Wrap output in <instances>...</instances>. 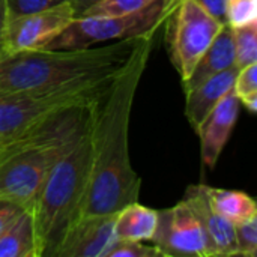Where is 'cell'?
<instances>
[{
	"label": "cell",
	"instance_id": "obj_1",
	"mask_svg": "<svg viewBox=\"0 0 257 257\" xmlns=\"http://www.w3.org/2000/svg\"><path fill=\"white\" fill-rule=\"evenodd\" d=\"M157 32L137 38L126 63L95 107L90 126L92 169L81 217L117 212L139 202L142 179L131 166L128 131L137 87L148 66Z\"/></svg>",
	"mask_w": 257,
	"mask_h": 257
},
{
	"label": "cell",
	"instance_id": "obj_2",
	"mask_svg": "<svg viewBox=\"0 0 257 257\" xmlns=\"http://www.w3.org/2000/svg\"><path fill=\"white\" fill-rule=\"evenodd\" d=\"M98 101L63 108L3 139L0 199L20 203L30 211L50 170L87 130Z\"/></svg>",
	"mask_w": 257,
	"mask_h": 257
},
{
	"label": "cell",
	"instance_id": "obj_3",
	"mask_svg": "<svg viewBox=\"0 0 257 257\" xmlns=\"http://www.w3.org/2000/svg\"><path fill=\"white\" fill-rule=\"evenodd\" d=\"M137 38L96 48H41L11 54L0 62V96L113 75L126 63Z\"/></svg>",
	"mask_w": 257,
	"mask_h": 257
},
{
	"label": "cell",
	"instance_id": "obj_4",
	"mask_svg": "<svg viewBox=\"0 0 257 257\" xmlns=\"http://www.w3.org/2000/svg\"><path fill=\"white\" fill-rule=\"evenodd\" d=\"M90 126L92 117L80 140L50 170L33 202L30 214L38 257H56L65 235L83 214L92 169Z\"/></svg>",
	"mask_w": 257,
	"mask_h": 257
},
{
	"label": "cell",
	"instance_id": "obj_5",
	"mask_svg": "<svg viewBox=\"0 0 257 257\" xmlns=\"http://www.w3.org/2000/svg\"><path fill=\"white\" fill-rule=\"evenodd\" d=\"M116 74L0 96V137L14 136L63 108L98 101Z\"/></svg>",
	"mask_w": 257,
	"mask_h": 257
},
{
	"label": "cell",
	"instance_id": "obj_6",
	"mask_svg": "<svg viewBox=\"0 0 257 257\" xmlns=\"http://www.w3.org/2000/svg\"><path fill=\"white\" fill-rule=\"evenodd\" d=\"M166 17L164 0H155L149 6L122 17L74 18L69 26L44 48H86L105 41L136 38L152 30H158Z\"/></svg>",
	"mask_w": 257,
	"mask_h": 257
},
{
	"label": "cell",
	"instance_id": "obj_7",
	"mask_svg": "<svg viewBox=\"0 0 257 257\" xmlns=\"http://www.w3.org/2000/svg\"><path fill=\"white\" fill-rule=\"evenodd\" d=\"M163 24H166L170 60L182 81L190 77L202 54L224 26L196 0H178Z\"/></svg>",
	"mask_w": 257,
	"mask_h": 257
},
{
	"label": "cell",
	"instance_id": "obj_8",
	"mask_svg": "<svg viewBox=\"0 0 257 257\" xmlns=\"http://www.w3.org/2000/svg\"><path fill=\"white\" fill-rule=\"evenodd\" d=\"M151 242L163 257H208L200 224L184 199L172 208L158 211Z\"/></svg>",
	"mask_w": 257,
	"mask_h": 257
},
{
	"label": "cell",
	"instance_id": "obj_9",
	"mask_svg": "<svg viewBox=\"0 0 257 257\" xmlns=\"http://www.w3.org/2000/svg\"><path fill=\"white\" fill-rule=\"evenodd\" d=\"M74 18L71 2L35 14L9 18L2 42L9 56L20 51L41 50L60 35Z\"/></svg>",
	"mask_w": 257,
	"mask_h": 257
},
{
	"label": "cell",
	"instance_id": "obj_10",
	"mask_svg": "<svg viewBox=\"0 0 257 257\" xmlns=\"http://www.w3.org/2000/svg\"><path fill=\"white\" fill-rule=\"evenodd\" d=\"M116 212L78 218L65 235L56 257H105L114 244Z\"/></svg>",
	"mask_w": 257,
	"mask_h": 257
},
{
	"label": "cell",
	"instance_id": "obj_11",
	"mask_svg": "<svg viewBox=\"0 0 257 257\" xmlns=\"http://www.w3.org/2000/svg\"><path fill=\"white\" fill-rule=\"evenodd\" d=\"M184 200L188 203L200 224L208 257L238 256L235 224L211 206L203 184L190 185L185 191Z\"/></svg>",
	"mask_w": 257,
	"mask_h": 257
},
{
	"label": "cell",
	"instance_id": "obj_12",
	"mask_svg": "<svg viewBox=\"0 0 257 257\" xmlns=\"http://www.w3.org/2000/svg\"><path fill=\"white\" fill-rule=\"evenodd\" d=\"M239 108L241 101L232 89L196 128V133L200 137L202 160L206 167L214 169L217 166L238 120Z\"/></svg>",
	"mask_w": 257,
	"mask_h": 257
},
{
	"label": "cell",
	"instance_id": "obj_13",
	"mask_svg": "<svg viewBox=\"0 0 257 257\" xmlns=\"http://www.w3.org/2000/svg\"><path fill=\"white\" fill-rule=\"evenodd\" d=\"M238 71V66L229 68L185 92V116L194 130L221 101V98H224L233 89Z\"/></svg>",
	"mask_w": 257,
	"mask_h": 257
},
{
	"label": "cell",
	"instance_id": "obj_14",
	"mask_svg": "<svg viewBox=\"0 0 257 257\" xmlns=\"http://www.w3.org/2000/svg\"><path fill=\"white\" fill-rule=\"evenodd\" d=\"M233 66H236V63H235L232 27L229 24H224L223 29L215 36V39L212 41V44L208 47V50L202 54V57L196 63L190 77L182 81L184 92L194 89L196 86L211 78L212 75Z\"/></svg>",
	"mask_w": 257,
	"mask_h": 257
},
{
	"label": "cell",
	"instance_id": "obj_15",
	"mask_svg": "<svg viewBox=\"0 0 257 257\" xmlns=\"http://www.w3.org/2000/svg\"><path fill=\"white\" fill-rule=\"evenodd\" d=\"M158 223V211L133 202L116 212L114 233L117 239L143 241L152 239Z\"/></svg>",
	"mask_w": 257,
	"mask_h": 257
},
{
	"label": "cell",
	"instance_id": "obj_16",
	"mask_svg": "<svg viewBox=\"0 0 257 257\" xmlns=\"http://www.w3.org/2000/svg\"><path fill=\"white\" fill-rule=\"evenodd\" d=\"M203 187L211 206L230 223L236 224L257 217L256 202L248 194L236 190L212 188L205 184Z\"/></svg>",
	"mask_w": 257,
	"mask_h": 257
},
{
	"label": "cell",
	"instance_id": "obj_17",
	"mask_svg": "<svg viewBox=\"0 0 257 257\" xmlns=\"http://www.w3.org/2000/svg\"><path fill=\"white\" fill-rule=\"evenodd\" d=\"M0 257H38L30 211H26L0 236Z\"/></svg>",
	"mask_w": 257,
	"mask_h": 257
},
{
	"label": "cell",
	"instance_id": "obj_18",
	"mask_svg": "<svg viewBox=\"0 0 257 257\" xmlns=\"http://www.w3.org/2000/svg\"><path fill=\"white\" fill-rule=\"evenodd\" d=\"M235 63L238 68L257 63V21L232 27Z\"/></svg>",
	"mask_w": 257,
	"mask_h": 257
},
{
	"label": "cell",
	"instance_id": "obj_19",
	"mask_svg": "<svg viewBox=\"0 0 257 257\" xmlns=\"http://www.w3.org/2000/svg\"><path fill=\"white\" fill-rule=\"evenodd\" d=\"M154 2L155 0H101L90 6L81 17H122L134 14Z\"/></svg>",
	"mask_w": 257,
	"mask_h": 257
},
{
	"label": "cell",
	"instance_id": "obj_20",
	"mask_svg": "<svg viewBox=\"0 0 257 257\" xmlns=\"http://www.w3.org/2000/svg\"><path fill=\"white\" fill-rule=\"evenodd\" d=\"M238 256H257V217L235 224Z\"/></svg>",
	"mask_w": 257,
	"mask_h": 257
},
{
	"label": "cell",
	"instance_id": "obj_21",
	"mask_svg": "<svg viewBox=\"0 0 257 257\" xmlns=\"http://www.w3.org/2000/svg\"><path fill=\"white\" fill-rule=\"evenodd\" d=\"M105 257H163V254L154 244L148 245L143 241L116 239Z\"/></svg>",
	"mask_w": 257,
	"mask_h": 257
},
{
	"label": "cell",
	"instance_id": "obj_22",
	"mask_svg": "<svg viewBox=\"0 0 257 257\" xmlns=\"http://www.w3.org/2000/svg\"><path fill=\"white\" fill-rule=\"evenodd\" d=\"M226 17H227V24L230 27L244 26L257 21V2L256 0H230L227 2Z\"/></svg>",
	"mask_w": 257,
	"mask_h": 257
},
{
	"label": "cell",
	"instance_id": "obj_23",
	"mask_svg": "<svg viewBox=\"0 0 257 257\" xmlns=\"http://www.w3.org/2000/svg\"><path fill=\"white\" fill-rule=\"evenodd\" d=\"M8 8V17L15 18L27 14H35L39 11H45L54 8L60 3L71 2V0H5Z\"/></svg>",
	"mask_w": 257,
	"mask_h": 257
},
{
	"label": "cell",
	"instance_id": "obj_24",
	"mask_svg": "<svg viewBox=\"0 0 257 257\" xmlns=\"http://www.w3.org/2000/svg\"><path fill=\"white\" fill-rule=\"evenodd\" d=\"M233 92L238 98L257 93V63L239 68L233 83Z\"/></svg>",
	"mask_w": 257,
	"mask_h": 257
},
{
	"label": "cell",
	"instance_id": "obj_25",
	"mask_svg": "<svg viewBox=\"0 0 257 257\" xmlns=\"http://www.w3.org/2000/svg\"><path fill=\"white\" fill-rule=\"evenodd\" d=\"M27 209L12 200L0 199V236L26 212Z\"/></svg>",
	"mask_w": 257,
	"mask_h": 257
},
{
	"label": "cell",
	"instance_id": "obj_26",
	"mask_svg": "<svg viewBox=\"0 0 257 257\" xmlns=\"http://www.w3.org/2000/svg\"><path fill=\"white\" fill-rule=\"evenodd\" d=\"M196 2L217 21H220L221 24H227V17H226L227 0H196Z\"/></svg>",
	"mask_w": 257,
	"mask_h": 257
},
{
	"label": "cell",
	"instance_id": "obj_27",
	"mask_svg": "<svg viewBox=\"0 0 257 257\" xmlns=\"http://www.w3.org/2000/svg\"><path fill=\"white\" fill-rule=\"evenodd\" d=\"M101 0H71V6L74 11V17L80 18L90 6H93L95 3H98Z\"/></svg>",
	"mask_w": 257,
	"mask_h": 257
},
{
	"label": "cell",
	"instance_id": "obj_28",
	"mask_svg": "<svg viewBox=\"0 0 257 257\" xmlns=\"http://www.w3.org/2000/svg\"><path fill=\"white\" fill-rule=\"evenodd\" d=\"M8 8H6V2L0 0V42L5 38V32H6V26H8Z\"/></svg>",
	"mask_w": 257,
	"mask_h": 257
},
{
	"label": "cell",
	"instance_id": "obj_29",
	"mask_svg": "<svg viewBox=\"0 0 257 257\" xmlns=\"http://www.w3.org/2000/svg\"><path fill=\"white\" fill-rule=\"evenodd\" d=\"M241 104L245 105V108L250 111V113H256L257 111V93H251V95H247L244 98H239Z\"/></svg>",
	"mask_w": 257,
	"mask_h": 257
},
{
	"label": "cell",
	"instance_id": "obj_30",
	"mask_svg": "<svg viewBox=\"0 0 257 257\" xmlns=\"http://www.w3.org/2000/svg\"><path fill=\"white\" fill-rule=\"evenodd\" d=\"M178 3V0H164V8H166V14L169 15L170 14V11L173 9V6ZM167 18V17H166Z\"/></svg>",
	"mask_w": 257,
	"mask_h": 257
},
{
	"label": "cell",
	"instance_id": "obj_31",
	"mask_svg": "<svg viewBox=\"0 0 257 257\" xmlns=\"http://www.w3.org/2000/svg\"><path fill=\"white\" fill-rule=\"evenodd\" d=\"M9 54H8V51H6V48H5V45H3V42H0V62L3 60V59H6Z\"/></svg>",
	"mask_w": 257,
	"mask_h": 257
},
{
	"label": "cell",
	"instance_id": "obj_32",
	"mask_svg": "<svg viewBox=\"0 0 257 257\" xmlns=\"http://www.w3.org/2000/svg\"><path fill=\"white\" fill-rule=\"evenodd\" d=\"M2 140H3V139H2V137H0V145H2Z\"/></svg>",
	"mask_w": 257,
	"mask_h": 257
},
{
	"label": "cell",
	"instance_id": "obj_33",
	"mask_svg": "<svg viewBox=\"0 0 257 257\" xmlns=\"http://www.w3.org/2000/svg\"><path fill=\"white\" fill-rule=\"evenodd\" d=\"M227 2H230V0H227Z\"/></svg>",
	"mask_w": 257,
	"mask_h": 257
}]
</instances>
